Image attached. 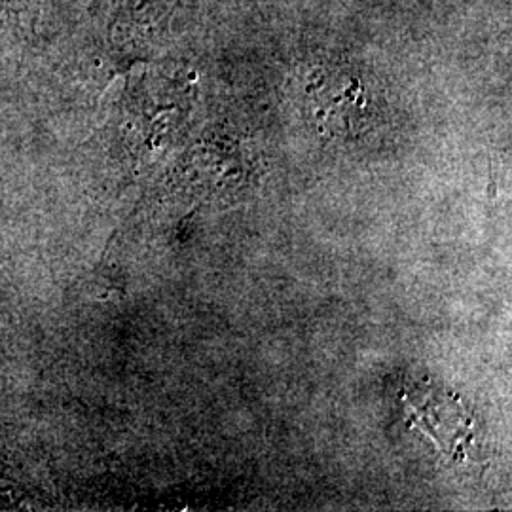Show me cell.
Wrapping results in <instances>:
<instances>
[{"instance_id": "obj_1", "label": "cell", "mask_w": 512, "mask_h": 512, "mask_svg": "<svg viewBox=\"0 0 512 512\" xmlns=\"http://www.w3.org/2000/svg\"><path fill=\"white\" fill-rule=\"evenodd\" d=\"M310 105L321 129L334 137H353L372 118V93L359 74L348 69H325L310 86Z\"/></svg>"}, {"instance_id": "obj_2", "label": "cell", "mask_w": 512, "mask_h": 512, "mask_svg": "<svg viewBox=\"0 0 512 512\" xmlns=\"http://www.w3.org/2000/svg\"><path fill=\"white\" fill-rule=\"evenodd\" d=\"M179 0H122L114 31L122 37H139L154 31L171 16Z\"/></svg>"}, {"instance_id": "obj_3", "label": "cell", "mask_w": 512, "mask_h": 512, "mask_svg": "<svg viewBox=\"0 0 512 512\" xmlns=\"http://www.w3.org/2000/svg\"><path fill=\"white\" fill-rule=\"evenodd\" d=\"M29 2H31V0H10V4H12L16 10H19V8H27Z\"/></svg>"}]
</instances>
